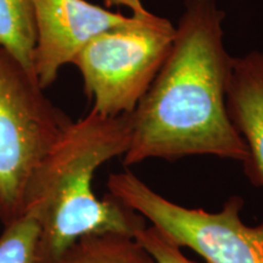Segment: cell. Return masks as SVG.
I'll return each instance as SVG.
<instances>
[{"mask_svg":"<svg viewBox=\"0 0 263 263\" xmlns=\"http://www.w3.org/2000/svg\"><path fill=\"white\" fill-rule=\"evenodd\" d=\"M34 45L35 25L32 0H0V48L14 55L33 76Z\"/></svg>","mask_w":263,"mask_h":263,"instance_id":"9c48e42d","label":"cell"},{"mask_svg":"<svg viewBox=\"0 0 263 263\" xmlns=\"http://www.w3.org/2000/svg\"><path fill=\"white\" fill-rule=\"evenodd\" d=\"M58 263H157L134 236L105 233L74 241Z\"/></svg>","mask_w":263,"mask_h":263,"instance_id":"ba28073f","label":"cell"},{"mask_svg":"<svg viewBox=\"0 0 263 263\" xmlns=\"http://www.w3.org/2000/svg\"><path fill=\"white\" fill-rule=\"evenodd\" d=\"M157 263H197L184 255L183 249L154 226L143 227L134 236Z\"/></svg>","mask_w":263,"mask_h":263,"instance_id":"8fae6325","label":"cell"},{"mask_svg":"<svg viewBox=\"0 0 263 263\" xmlns=\"http://www.w3.org/2000/svg\"><path fill=\"white\" fill-rule=\"evenodd\" d=\"M0 263H54L45 248L38 222L22 213L8 224L0 236Z\"/></svg>","mask_w":263,"mask_h":263,"instance_id":"30bf717a","label":"cell"},{"mask_svg":"<svg viewBox=\"0 0 263 263\" xmlns=\"http://www.w3.org/2000/svg\"><path fill=\"white\" fill-rule=\"evenodd\" d=\"M227 108L248 151L242 162L246 177L263 186V50L233 57Z\"/></svg>","mask_w":263,"mask_h":263,"instance_id":"52a82bcc","label":"cell"},{"mask_svg":"<svg viewBox=\"0 0 263 263\" xmlns=\"http://www.w3.org/2000/svg\"><path fill=\"white\" fill-rule=\"evenodd\" d=\"M217 0H184L166 60L130 112L126 166L146 160L210 155L244 162V140L230 120L232 55Z\"/></svg>","mask_w":263,"mask_h":263,"instance_id":"6da1fadb","label":"cell"},{"mask_svg":"<svg viewBox=\"0 0 263 263\" xmlns=\"http://www.w3.org/2000/svg\"><path fill=\"white\" fill-rule=\"evenodd\" d=\"M72 122L44 95L37 80L0 48V219L24 213L28 184Z\"/></svg>","mask_w":263,"mask_h":263,"instance_id":"3957f363","label":"cell"},{"mask_svg":"<svg viewBox=\"0 0 263 263\" xmlns=\"http://www.w3.org/2000/svg\"><path fill=\"white\" fill-rule=\"evenodd\" d=\"M35 25L33 70L42 89L57 81L62 66L72 64L90 41L128 24L132 16L85 0H32Z\"/></svg>","mask_w":263,"mask_h":263,"instance_id":"8992f818","label":"cell"},{"mask_svg":"<svg viewBox=\"0 0 263 263\" xmlns=\"http://www.w3.org/2000/svg\"><path fill=\"white\" fill-rule=\"evenodd\" d=\"M176 26L150 12L95 37L73 60L91 110L104 116L133 112L159 73Z\"/></svg>","mask_w":263,"mask_h":263,"instance_id":"277c9868","label":"cell"},{"mask_svg":"<svg viewBox=\"0 0 263 263\" xmlns=\"http://www.w3.org/2000/svg\"><path fill=\"white\" fill-rule=\"evenodd\" d=\"M107 190L179 248L192 250L207 263H263V216L256 226L242 222L244 200L238 195L217 212L189 209L163 197L129 170L111 174Z\"/></svg>","mask_w":263,"mask_h":263,"instance_id":"5b68a950","label":"cell"},{"mask_svg":"<svg viewBox=\"0 0 263 263\" xmlns=\"http://www.w3.org/2000/svg\"><path fill=\"white\" fill-rule=\"evenodd\" d=\"M108 6H124L129 9L132 15L136 16H146L150 14L149 10H146L143 5L141 0H105Z\"/></svg>","mask_w":263,"mask_h":263,"instance_id":"7c38bea8","label":"cell"},{"mask_svg":"<svg viewBox=\"0 0 263 263\" xmlns=\"http://www.w3.org/2000/svg\"><path fill=\"white\" fill-rule=\"evenodd\" d=\"M130 114L104 116L90 110L68 124L39 163L28 184L24 213L38 222L54 263L78 239L136 234L146 221L107 194L99 199L93 178L99 167L124 156L130 144Z\"/></svg>","mask_w":263,"mask_h":263,"instance_id":"7a4b0ae2","label":"cell"}]
</instances>
